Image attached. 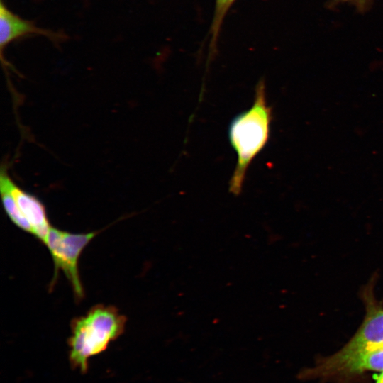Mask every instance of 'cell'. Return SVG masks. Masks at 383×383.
I'll return each instance as SVG.
<instances>
[{"label": "cell", "mask_w": 383, "mask_h": 383, "mask_svg": "<svg viewBox=\"0 0 383 383\" xmlns=\"http://www.w3.org/2000/svg\"><path fill=\"white\" fill-rule=\"evenodd\" d=\"M236 0H215V9L210 27L211 51L216 50L222 24L230 8Z\"/></svg>", "instance_id": "obj_9"}, {"label": "cell", "mask_w": 383, "mask_h": 383, "mask_svg": "<svg viewBox=\"0 0 383 383\" xmlns=\"http://www.w3.org/2000/svg\"><path fill=\"white\" fill-rule=\"evenodd\" d=\"M99 232L72 233L51 226L45 245L50 251L55 269L50 289L55 285L62 270L72 287L76 301H80L84 297L79 260L85 247Z\"/></svg>", "instance_id": "obj_4"}, {"label": "cell", "mask_w": 383, "mask_h": 383, "mask_svg": "<svg viewBox=\"0 0 383 383\" xmlns=\"http://www.w3.org/2000/svg\"><path fill=\"white\" fill-rule=\"evenodd\" d=\"M0 185L9 190L18 208L33 227L35 237L45 245L52 225L44 204L37 197L17 186L4 170L1 172Z\"/></svg>", "instance_id": "obj_6"}, {"label": "cell", "mask_w": 383, "mask_h": 383, "mask_svg": "<svg viewBox=\"0 0 383 383\" xmlns=\"http://www.w3.org/2000/svg\"><path fill=\"white\" fill-rule=\"evenodd\" d=\"M373 285L372 283L364 288L362 297L366 309L364 320L351 339L338 350L342 353L383 345V306L374 295Z\"/></svg>", "instance_id": "obj_5"}, {"label": "cell", "mask_w": 383, "mask_h": 383, "mask_svg": "<svg viewBox=\"0 0 383 383\" xmlns=\"http://www.w3.org/2000/svg\"><path fill=\"white\" fill-rule=\"evenodd\" d=\"M372 371H383V345L364 348L348 353L338 351L319 358L313 367L302 373V377L340 383Z\"/></svg>", "instance_id": "obj_3"}, {"label": "cell", "mask_w": 383, "mask_h": 383, "mask_svg": "<svg viewBox=\"0 0 383 383\" xmlns=\"http://www.w3.org/2000/svg\"><path fill=\"white\" fill-rule=\"evenodd\" d=\"M127 318L114 306H93L70 322L67 340L69 362L72 369L87 373L90 357L104 352L125 331Z\"/></svg>", "instance_id": "obj_1"}, {"label": "cell", "mask_w": 383, "mask_h": 383, "mask_svg": "<svg viewBox=\"0 0 383 383\" xmlns=\"http://www.w3.org/2000/svg\"><path fill=\"white\" fill-rule=\"evenodd\" d=\"M30 35L45 36L57 41L62 35L51 30L40 28L30 21L25 20L10 11L1 1L0 4V47L3 52L9 43Z\"/></svg>", "instance_id": "obj_7"}, {"label": "cell", "mask_w": 383, "mask_h": 383, "mask_svg": "<svg viewBox=\"0 0 383 383\" xmlns=\"http://www.w3.org/2000/svg\"><path fill=\"white\" fill-rule=\"evenodd\" d=\"M345 1H347V0H345Z\"/></svg>", "instance_id": "obj_11"}, {"label": "cell", "mask_w": 383, "mask_h": 383, "mask_svg": "<svg viewBox=\"0 0 383 383\" xmlns=\"http://www.w3.org/2000/svg\"><path fill=\"white\" fill-rule=\"evenodd\" d=\"M375 383H383V371L379 375L375 376Z\"/></svg>", "instance_id": "obj_10"}, {"label": "cell", "mask_w": 383, "mask_h": 383, "mask_svg": "<svg viewBox=\"0 0 383 383\" xmlns=\"http://www.w3.org/2000/svg\"><path fill=\"white\" fill-rule=\"evenodd\" d=\"M271 120L265 83L260 80L256 85L252 106L234 118L228 129L230 143L237 155V163L229 182L233 194H240L249 165L267 144Z\"/></svg>", "instance_id": "obj_2"}, {"label": "cell", "mask_w": 383, "mask_h": 383, "mask_svg": "<svg viewBox=\"0 0 383 383\" xmlns=\"http://www.w3.org/2000/svg\"><path fill=\"white\" fill-rule=\"evenodd\" d=\"M1 196L4 210L11 222L22 231L35 236V232L18 208L13 195L4 186L0 185Z\"/></svg>", "instance_id": "obj_8"}]
</instances>
